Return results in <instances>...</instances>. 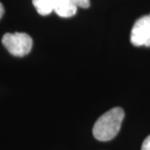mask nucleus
<instances>
[{"mask_svg":"<svg viewBox=\"0 0 150 150\" xmlns=\"http://www.w3.org/2000/svg\"><path fill=\"white\" fill-rule=\"evenodd\" d=\"M72 2L78 8H84L87 9L90 7V0H72Z\"/></svg>","mask_w":150,"mask_h":150,"instance_id":"obj_5","label":"nucleus"},{"mask_svg":"<svg viewBox=\"0 0 150 150\" xmlns=\"http://www.w3.org/2000/svg\"><path fill=\"white\" fill-rule=\"evenodd\" d=\"M142 150H150V134L144 139V142H142Z\"/></svg>","mask_w":150,"mask_h":150,"instance_id":"obj_6","label":"nucleus"},{"mask_svg":"<svg viewBox=\"0 0 150 150\" xmlns=\"http://www.w3.org/2000/svg\"><path fill=\"white\" fill-rule=\"evenodd\" d=\"M3 15H4V7H3L2 3L0 2V20H1Z\"/></svg>","mask_w":150,"mask_h":150,"instance_id":"obj_7","label":"nucleus"},{"mask_svg":"<svg viewBox=\"0 0 150 150\" xmlns=\"http://www.w3.org/2000/svg\"><path fill=\"white\" fill-rule=\"evenodd\" d=\"M2 44L11 55L15 57H23L31 51L33 41L28 33L15 32L3 35Z\"/></svg>","mask_w":150,"mask_h":150,"instance_id":"obj_3","label":"nucleus"},{"mask_svg":"<svg viewBox=\"0 0 150 150\" xmlns=\"http://www.w3.org/2000/svg\"><path fill=\"white\" fill-rule=\"evenodd\" d=\"M32 4L41 16H48L55 12L62 18L73 17L78 8L72 0H32Z\"/></svg>","mask_w":150,"mask_h":150,"instance_id":"obj_2","label":"nucleus"},{"mask_svg":"<svg viewBox=\"0 0 150 150\" xmlns=\"http://www.w3.org/2000/svg\"><path fill=\"white\" fill-rule=\"evenodd\" d=\"M125 112L121 107H114L108 110L95 123L93 134L100 142H108L113 139L121 129Z\"/></svg>","mask_w":150,"mask_h":150,"instance_id":"obj_1","label":"nucleus"},{"mask_svg":"<svg viewBox=\"0 0 150 150\" xmlns=\"http://www.w3.org/2000/svg\"><path fill=\"white\" fill-rule=\"evenodd\" d=\"M131 43L137 47H150V14L134 23L131 31Z\"/></svg>","mask_w":150,"mask_h":150,"instance_id":"obj_4","label":"nucleus"}]
</instances>
